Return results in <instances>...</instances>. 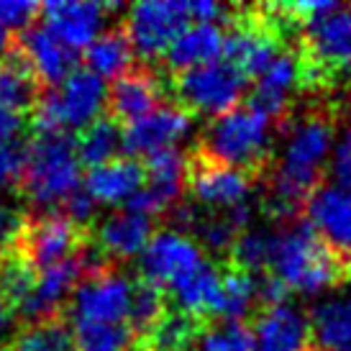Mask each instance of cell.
<instances>
[{
    "mask_svg": "<svg viewBox=\"0 0 351 351\" xmlns=\"http://www.w3.org/2000/svg\"><path fill=\"white\" fill-rule=\"evenodd\" d=\"M131 290H134V274H126L123 264H118L103 274L80 280L67 305V315L72 321L126 323Z\"/></svg>",
    "mask_w": 351,
    "mask_h": 351,
    "instance_id": "7",
    "label": "cell"
},
{
    "mask_svg": "<svg viewBox=\"0 0 351 351\" xmlns=\"http://www.w3.org/2000/svg\"><path fill=\"white\" fill-rule=\"evenodd\" d=\"M0 351H77L75 326L67 313L26 321Z\"/></svg>",
    "mask_w": 351,
    "mask_h": 351,
    "instance_id": "23",
    "label": "cell"
},
{
    "mask_svg": "<svg viewBox=\"0 0 351 351\" xmlns=\"http://www.w3.org/2000/svg\"><path fill=\"white\" fill-rule=\"evenodd\" d=\"M75 154L80 167L88 169L123 156V126L108 113H100L93 123L75 134Z\"/></svg>",
    "mask_w": 351,
    "mask_h": 351,
    "instance_id": "25",
    "label": "cell"
},
{
    "mask_svg": "<svg viewBox=\"0 0 351 351\" xmlns=\"http://www.w3.org/2000/svg\"><path fill=\"white\" fill-rule=\"evenodd\" d=\"M205 326L208 323L197 315L169 305L165 315L144 336H138L134 351H195Z\"/></svg>",
    "mask_w": 351,
    "mask_h": 351,
    "instance_id": "22",
    "label": "cell"
},
{
    "mask_svg": "<svg viewBox=\"0 0 351 351\" xmlns=\"http://www.w3.org/2000/svg\"><path fill=\"white\" fill-rule=\"evenodd\" d=\"M90 241V228L75 223L62 210L29 215L26 228L21 234L19 252L31 262L36 272H47L51 267L72 262Z\"/></svg>",
    "mask_w": 351,
    "mask_h": 351,
    "instance_id": "5",
    "label": "cell"
},
{
    "mask_svg": "<svg viewBox=\"0 0 351 351\" xmlns=\"http://www.w3.org/2000/svg\"><path fill=\"white\" fill-rule=\"evenodd\" d=\"M311 343L321 351H351V302L331 300L308 313Z\"/></svg>",
    "mask_w": 351,
    "mask_h": 351,
    "instance_id": "26",
    "label": "cell"
},
{
    "mask_svg": "<svg viewBox=\"0 0 351 351\" xmlns=\"http://www.w3.org/2000/svg\"><path fill=\"white\" fill-rule=\"evenodd\" d=\"M26 162V141L8 138L0 141V187H16Z\"/></svg>",
    "mask_w": 351,
    "mask_h": 351,
    "instance_id": "31",
    "label": "cell"
},
{
    "mask_svg": "<svg viewBox=\"0 0 351 351\" xmlns=\"http://www.w3.org/2000/svg\"><path fill=\"white\" fill-rule=\"evenodd\" d=\"M147 185V169L136 156H118L85 172V193L103 205L128 203Z\"/></svg>",
    "mask_w": 351,
    "mask_h": 351,
    "instance_id": "20",
    "label": "cell"
},
{
    "mask_svg": "<svg viewBox=\"0 0 351 351\" xmlns=\"http://www.w3.org/2000/svg\"><path fill=\"white\" fill-rule=\"evenodd\" d=\"M51 98L57 106L62 128L80 131L103 113V106L108 103V88L103 77L82 64L62 88L51 90Z\"/></svg>",
    "mask_w": 351,
    "mask_h": 351,
    "instance_id": "17",
    "label": "cell"
},
{
    "mask_svg": "<svg viewBox=\"0 0 351 351\" xmlns=\"http://www.w3.org/2000/svg\"><path fill=\"white\" fill-rule=\"evenodd\" d=\"M254 185L256 182L244 172L218 165L193 149L187 152V193L210 213H226L246 203Z\"/></svg>",
    "mask_w": 351,
    "mask_h": 351,
    "instance_id": "9",
    "label": "cell"
},
{
    "mask_svg": "<svg viewBox=\"0 0 351 351\" xmlns=\"http://www.w3.org/2000/svg\"><path fill=\"white\" fill-rule=\"evenodd\" d=\"M121 10L118 3H41L39 21L67 44L69 49H88L106 13Z\"/></svg>",
    "mask_w": 351,
    "mask_h": 351,
    "instance_id": "15",
    "label": "cell"
},
{
    "mask_svg": "<svg viewBox=\"0 0 351 351\" xmlns=\"http://www.w3.org/2000/svg\"><path fill=\"white\" fill-rule=\"evenodd\" d=\"M165 69H154L152 64H136L110 82L108 88V116L126 128L141 118L152 116L156 108L169 103Z\"/></svg>",
    "mask_w": 351,
    "mask_h": 351,
    "instance_id": "8",
    "label": "cell"
},
{
    "mask_svg": "<svg viewBox=\"0 0 351 351\" xmlns=\"http://www.w3.org/2000/svg\"><path fill=\"white\" fill-rule=\"evenodd\" d=\"M13 318H16L13 308H10L8 302L0 298V331H3V328H5V326H8V323L13 321Z\"/></svg>",
    "mask_w": 351,
    "mask_h": 351,
    "instance_id": "35",
    "label": "cell"
},
{
    "mask_svg": "<svg viewBox=\"0 0 351 351\" xmlns=\"http://www.w3.org/2000/svg\"><path fill=\"white\" fill-rule=\"evenodd\" d=\"M195 351H256L252 323L210 321L200 333Z\"/></svg>",
    "mask_w": 351,
    "mask_h": 351,
    "instance_id": "29",
    "label": "cell"
},
{
    "mask_svg": "<svg viewBox=\"0 0 351 351\" xmlns=\"http://www.w3.org/2000/svg\"><path fill=\"white\" fill-rule=\"evenodd\" d=\"M172 305L169 293L165 287L154 285L152 280L134 274V290H131V308H128L126 323L131 326L134 336H144V333L154 326L162 315L167 313V308Z\"/></svg>",
    "mask_w": 351,
    "mask_h": 351,
    "instance_id": "27",
    "label": "cell"
},
{
    "mask_svg": "<svg viewBox=\"0 0 351 351\" xmlns=\"http://www.w3.org/2000/svg\"><path fill=\"white\" fill-rule=\"evenodd\" d=\"M34 208L59 210L67 197L80 190V162L75 154V134H41L26 141V162L13 187Z\"/></svg>",
    "mask_w": 351,
    "mask_h": 351,
    "instance_id": "3",
    "label": "cell"
},
{
    "mask_svg": "<svg viewBox=\"0 0 351 351\" xmlns=\"http://www.w3.org/2000/svg\"><path fill=\"white\" fill-rule=\"evenodd\" d=\"M167 77H169L167 82L169 100L187 110L193 118L223 116L244 103L249 90V80L228 62H210Z\"/></svg>",
    "mask_w": 351,
    "mask_h": 351,
    "instance_id": "4",
    "label": "cell"
},
{
    "mask_svg": "<svg viewBox=\"0 0 351 351\" xmlns=\"http://www.w3.org/2000/svg\"><path fill=\"white\" fill-rule=\"evenodd\" d=\"M256 351H305L311 346L308 315L290 302L256 313L252 321Z\"/></svg>",
    "mask_w": 351,
    "mask_h": 351,
    "instance_id": "19",
    "label": "cell"
},
{
    "mask_svg": "<svg viewBox=\"0 0 351 351\" xmlns=\"http://www.w3.org/2000/svg\"><path fill=\"white\" fill-rule=\"evenodd\" d=\"M331 175L336 177L339 187H343V190H351V128L343 134L341 144H339L336 154H333Z\"/></svg>",
    "mask_w": 351,
    "mask_h": 351,
    "instance_id": "33",
    "label": "cell"
},
{
    "mask_svg": "<svg viewBox=\"0 0 351 351\" xmlns=\"http://www.w3.org/2000/svg\"><path fill=\"white\" fill-rule=\"evenodd\" d=\"M203 259V249L190 236L165 228V231H154L149 244L144 246L138 259V274L169 293L172 285L180 282L187 272H193Z\"/></svg>",
    "mask_w": 351,
    "mask_h": 351,
    "instance_id": "10",
    "label": "cell"
},
{
    "mask_svg": "<svg viewBox=\"0 0 351 351\" xmlns=\"http://www.w3.org/2000/svg\"><path fill=\"white\" fill-rule=\"evenodd\" d=\"M267 272L280 277L290 293L305 295L351 282V269L326 246L305 215L269 234Z\"/></svg>",
    "mask_w": 351,
    "mask_h": 351,
    "instance_id": "1",
    "label": "cell"
},
{
    "mask_svg": "<svg viewBox=\"0 0 351 351\" xmlns=\"http://www.w3.org/2000/svg\"><path fill=\"white\" fill-rule=\"evenodd\" d=\"M152 236H154V218L131 213V210L113 213L100 221L95 218L90 226V241L118 264H123V259H131L134 254L144 252Z\"/></svg>",
    "mask_w": 351,
    "mask_h": 351,
    "instance_id": "18",
    "label": "cell"
},
{
    "mask_svg": "<svg viewBox=\"0 0 351 351\" xmlns=\"http://www.w3.org/2000/svg\"><path fill=\"white\" fill-rule=\"evenodd\" d=\"M172 305L197 315L200 321H223L226 300H223V280H221V264L203 259L193 272H187L180 282L169 290Z\"/></svg>",
    "mask_w": 351,
    "mask_h": 351,
    "instance_id": "16",
    "label": "cell"
},
{
    "mask_svg": "<svg viewBox=\"0 0 351 351\" xmlns=\"http://www.w3.org/2000/svg\"><path fill=\"white\" fill-rule=\"evenodd\" d=\"M82 64L93 69L98 77L110 80L121 77L128 69L136 67V54H134L123 21H118L116 26H110L108 31H103L100 36L93 39V44L82 51Z\"/></svg>",
    "mask_w": 351,
    "mask_h": 351,
    "instance_id": "24",
    "label": "cell"
},
{
    "mask_svg": "<svg viewBox=\"0 0 351 351\" xmlns=\"http://www.w3.org/2000/svg\"><path fill=\"white\" fill-rule=\"evenodd\" d=\"M47 93L49 90L44 88L34 64L10 34L8 44L0 54V108L19 118H29Z\"/></svg>",
    "mask_w": 351,
    "mask_h": 351,
    "instance_id": "12",
    "label": "cell"
},
{
    "mask_svg": "<svg viewBox=\"0 0 351 351\" xmlns=\"http://www.w3.org/2000/svg\"><path fill=\"white\" fill-rule=\"evenodd\" d=\"M26 218L29 213H23L19 205H8L0 200V256L19 249L21 234L26 228Z\"/></svg>",
    "mask_w": 351,
    "mask_h": 351,
    "instance_id": "30",
    "label": "cell"
},
{
    "mask_svg": "<svg viewBox=\"0 0 351 351\" xmlns=\"http://www.w3.org/2000/svg\"><path fill=\"white\" fill-rule=\"evenodd\" d=\"M193 121L195 118L187 110H182L177 103L169 100L162 108H156L152 116L123 128V152H126V156L147 159L152 154L175 149V141L185 136Z\"/></svg>",
    "mask_w": 351,
    "mask_h": 351,
    "instance_id": "13",
    "label": "cell"
},
{
    "mask_svg": "<svg viewBox=\"0 0 351 351\" xmlns=\"http://www.w3.org/2000/svg\"><path fill=\"white\" fill-rule=\"evenodd\" d=\"M41 10V3H10V0H0V26L8 29L10 34L23 31L31 26Z\"/></svg>",
    "mask_w": 351,
    "mask_h": 351,
    "instance_id": "32",
    "label": "cell"
},
{
    "mask_svg": "<svg viewBox=\"0 0 351 351\" xmlns=\"http://www.w3.org/2000/svg\"><path fill=\"white\" fill-rule=\"evenodd\" d=\"M305 351H321V349H315V346H313V343H311V346H308V349H305Z\"/></svg>",
    "mask_w": 351,
    "mask_h": 351,
    "instance_id": "36",
    "label": "cell"
},
{
    "mask_svg": "<svg viewBox=\"0 0 351 351\" xmlns=\"http://www.w3.org/2000/svg\"><path fill=\"white\" fill-rule=\"evenodd\" d=\"M193 152L249 175L259 185L274 167L272 123L241 103L223 116L210 118Z\"/></svg>",
    "mask_w": 351,
    "mask_h": 351,
    "instance_id": "2",
    "label": "cell"
},
{
    "mask_svg": "<svg viewBox=\"0 0 351 351\" xmlns=\"http://www.w3.org/2000/svg\"><path fill=\"white\" fill-rule=\"evenodd\" d=\"M223 54V29L215 23H193L175 39V44L162 57V69L177 75L193 67L210 64Z\"/></svg>",
    "mask_w": 351,
    "mask_h": 351,
    "instance_id": "21",
    "label": "cell"
},
{
    "mask_svg": "<svg viewBox=\"0 0 351 351\" xmlns=\"http://www.w3.org/2000/svg\"><path fill=\"white\" fill-rule=\"evenodd\" d=\"M77 351H134L136 336L128 323L72 321Z\"/></svg>",
    "mask_w": 351,
    "mask_h": 351,
    "instance_id": "28",
    "label": "cell"
},
{
    "mask_svg": "<svg viewBox=\"0 0 351 351\" xmlns=\"http://www.w3.org/2000/svg\"><path fill=\"white\" fill-rule=\"evenodd\" d=\"M190 8L187 3H136L128 8L123 26L134 47V54L144 59V64L162 62L167 49L175 44L182 31L190 29Z\"/></svg>",
    "mask_w": 351,
    "mask_h": 351,
    "instance_id": "6",
    "label": "cell"
},
{
    "mask_svg": "<svg viewBox=\"0 0 351 351\" xmlns=\"http://www.w3.org/2000/svg\"><path fill=\"white\" fill-rule=\"evenodd\" d=\"M26 131V118H19L3 110L0 108V141H8V138H19ZM29 134V131H26Z\"/></svg>",
    "mask_w": 351,
    "mask_h": 351,
    "instance_id": "34",
    "label": "cell"
},
{
    "mask_svg": "<svg viewBox=\"0 0 351 351\" xmlns=\"http://www.w3.org/2000/svg\"><path fill=\"white\" fill-rule=\"evenodd\" d=\"M315 234L351 269V190L339 185L321 187L305 208Z\"/></svg>",
    "mask_w": 351,
    "mask_h": 351,
    "instance_id": "14",
    "label": "cell"
},
{
    "mask_svg": "<svg viewBox=\"0 0 351 351\" xmlns=\"http://www.w3.org/2000/svg\"><path fill=\"white\" fill-rule=\"evenodd\" d=\"M0 54H3V51H0Z\"/></svg>",
    "mask_w": 351,
    "mask_h": 351,
    "instance_id": "37",
    "label": "cell"
},
{
    "mask_svg": "<svg viewBox=\"0 0 351 351\" xmlns=\"http://www.w3.org/2000/svg\"><path fill=\"white\" fill-rule=\"evenodd\" d=\"M13 39L19 41L23 54L34 64L39 80L47 90H59L82 64V51L69 49L62 39H57L41 21H34L23 31H16Z\"/></svg>",
    "mask_w": 351,
    "mask_h": 351,
    "instance_id": "11",
    "label": "cell"
}]
</instances>
